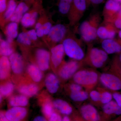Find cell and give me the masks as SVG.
Listing matches in <instances>:
<instances>
[{"mask_svg": "<svg viewBox=\"0 0 121 121\" xmlns=\"http://www.w3.org/2000/svg\"><path fill=\"white\" fill-rule=\"evenodd\" d=\"M99 16L94 15L89 20L85 21L80 24L79 31L82 39L86 42L95 40L98 37Z\"/></svg>", "mask_w": 121, "mask_h": 121, "instance_id": "cell-1", "label": "cell"}, {"mask_svg": "<svg viewBox=\"0 0 121 121\" xmlns=\"http://www.w3.org/2000/svg\"><path fill=\"white\" fill-rule=\"evenodd\" d=\"M73 79L76 83L89 90L97 84L98 75L96 72L93 71L82 70L74 74Z\"/></svg>", "mask_w": 121, "mask_h": 121, "instance_id": "cell-2", "label": "cell"}, {"mask_svg": "<svg viewBox=\"0 0 121 121\" xmlns=\"http://www.w3.org/2000/svg\"><path fill=\"white\" fill-rule=\"evenodd\" d=\"M65 54L72 59L81 60L84 58V53L79 44L70 38H67L63 41Z\"/></svg>", "mask_w": 121, "mask_h": 121, "instance_id": "cell-3", "label": "cell"}, {"mask_svg": "<svg viewBox=\"0 0 121 121\" xmlns=\"http://www.w3.org/2000/svg\"><path fill=\"white\" fill-rule=\"evenodd\" d=\"M41 2V0H39L35 2L31 9L23 16L21 22L23 27H29L35 24L39 12L42 10Z\"/></svg>", "mask_w": 121, "mask_h": 121, "instance_id": "cell-4", "label": "cell"}, {"mask_svg": "<svg viewBox=\"0 0 121 121\" xmlns=\"http://www.w3.org/2000/svg\"><path fill=\"white\" fill-rule=\"evenodd\" d=\"M99 80L104 86L113 91L121 90V79L117 75L103 73L99 77Z\"/></svg>", "mask_w": 121, "mask_h": 121, "instance_id": "cell-5", "label": "cell"}, {"mask_svg": "<svg viewBox=\"0 0 121 121\" xmlns=\"http://www.w3.org/2000/svg\"><path fill=\"white\" fill-rule=\"evenodd\" d=\"M89 58L91 64L97 68L102 67L108 59V54L103 50L94 48L90 52Z\"/></svg>", "mask_w": 121, "mask_h": 121, "instance_id": "cell-6", "label": "cell"}, {"mask_svg": "<svg viewBox=\"0 0 121 121\" xmlns=\"http://www.w3.org/2000/svg\"><path fill=\"white\" fill-rule=\"evenodd\" d=\"M121 9V4L114 0H107L105 4L103 15L106 21L112 22L113 19Z\"/></svg>", "mask_w": 121, "mask_h": 121, "instance_id": "cell-7", "label": "cell"}, {"mask_svg": "<svg viewBox=\"0 0 121 121\" xmlns=\"http://www.w3.org/2000/svg\"><path fill=\"white\" fill-rule=\"evenodd\" d=\"M35 56L37 66L39 69L42 71L47 70L50 65V52L43 48H39L36 51Z\"/></svg>", "mask_w": 121, "mask_h": 121, "instance_id": "cell-8", "label": "cell"}, {"mask_svg": "<svg viewBox=\"0 0 121 121\" xmlns=\"http://www.w3.org/2000/svg\"><path fill=\"white\" fill-rule=\"evenodd\" d=\"M79 67V64L77 61H69L64 64L60 68L59 72L60 76L63 79H68L76 73Z\"/></svg>", "mask_w": 121, "mask_h": 121, "instance_id": "cell-9", "label": "cell"}, {"mask_svg": "<svg viewBox=\"0 0 121 121\" xmlns=\"http://www.w3.org/2000/svg\"><path fill=\"white\" fill-rule=\"evenodd\" d=\"M66 32L67 28L65 25L58 24L52 26L48 36L53 43H59L62 40Z\"/></svg>", "mask_w": 121, "mask_h": 121, "instance_id": "cell-10", "label": "cell"}, {"mask_svg": "<svg viewBox=\"0 0 121 121\" xmlns=\"http://www.w3.org/2000/svg\"><path fill=\"white\" fill-rule=\"evenodd\" d=\"M80 112L83 118L87 121H99V114L96 108L91 104L82 106L80 108Z\"/></svg>", "mask_w": 121, "mask_h": 121, "instance_id": "cell-11", "label": "cell"}, {"mask_svg": "<svg viewBox=\"0 0 121 121\" xmlns=\"http://www.w3.org/2000/svg\"><path fill=\"white\" fill-rule=\"evenodd\" d=\"M87 0H73L69 13L72 17L80 18L87 8Z\"/></svg>", "mask_w": 121, "mask_h": 121, "instance_id": "cell-12", "label": "cell"}, {"mask_svg": "<svg viewBox=\"0 0 121 121\" xmlns=\"http://www.w3.org/2000/svg\"><path fill=\"white\" fill-rule=\"evenodd\" d=\"M27 111L22 107H14L7 111L5 116L9 121H21L26 117Z\"/></svg>", "mask_w": 121, "mask_h": 121, "instance_id": "cell-13", "label": "cell"}, {"mask_svg": "<svg viewBox=\"0 0 121 121\" xmlns=\"http://www.w3.org/2000/svg\"><path fill=\"white\" fill-rule=\"evenodd\" d=\"M33 3L28 1L20 2L18 4L15 12L10 18L12 22L18 23L21 21L24 15L29 11L30 5Z\"/></svg>", "mask_w": 121, "mask_h": 121, "instance_id": "cell-14", "label": "cell"}, {"mask_svg": "<svg viewBox=\"0 0 121 121\" xmlns=\"http://www.w3.org/2000/svg\"><path fill=\"white\" fill-rule=\"evenodd\" d=\"M65 51L62 43L55 45L51 50V59L55 67L60 65L62 61Z\"/></svg>", "mask_w": 121, "mask_h": 121, "instance_id": "cell-15", "label": "cell"}, {"mask_svg": "<svg viewBox=\"0 0 121 121\" xmlns=\"http://www.w3.org/2000/svg\"><path fill=\"white\" fill-rule=\"evenodd\" d=\"M11 68L13 73L20 74L24 69V62L22 56L17 53H13L9 56Z\"/></svg>", "mask_w": 121, "mask_h": 121, "instance_id": "cell-16", "label": "cell"}, {"mask_svg": "<svg viewBox=\"0 0 121 121\" xmlns=\"http://www.w3.org/2000/svg\"><path fill=\"white\" fill-rule=\"evenodd\" d=\"M104 26H99L98 29L97 36L102 39H113L116 35V32L110 23Z\"/></svg>", "mask_w": 121, "mask_h": 121, "instance_id": "cell-17", "label": "cell"}, {"mask_svg": "<svg viewBox=\"0 0 121 121\" xmlns=\"http://www.w3.org/2000/svg\"><path fill=\"white\" fill-rule=\"evenodd\" d=\"M102 47L107 54L118 53L121 51V45L113 39L103 40Z\"/></svg>", "mask_w": 121, "mask_h": 121, "instance_id": "cell-18", "label": "cell"}, {"mask_svg": "<svg viewBox=\"0 0 121 121\" xmlns=\"http://www.w3.org/2000/svg\"><path fill=\"white\" fill-rule=\"evenodd\" d=\"M45 83L48 91L51 94L56 93L58 90L59 82L54 74L51 73L48 75L45 78Z\"/></svg>", "mask_w": 121, "mask_h": 121, "instance_id": "cell-19", "label": "cell"}, {"mask_svg": "<svg viewBox=\"0 0 121 121\" xmlns=\"http://www.w3.org/2000/svg\"><path fill=\"white\" fill-rule=\"evenodd\" d=\"M11 68L9 59L7 56H1L0 59V78L1 79L4 80L8 77Z\"/></svg>", "mask_w": 121, "mask_h": 121, "instance_id": "cell-20", "label": "cell"}, {"mask_svg": "<svg viewBox=\"0 0 121 121\" xmlns=\"http://www.w3.org/2000/svg\"><path fill=\"white\" fill-rule=\"evenodd\" d=\"M18 25L17 23L11 22L6 27L5 33L7 36V40L10 43H13V39L18 36Z\"/></svg>", "mask_w": 121, "mask_h": 121, "instance_id": "cell-21", "label": "cell"}, {"mask_svg": "<svg viewBox=\"0 0 121 121\" xmlns=\"http://www.w3.org/2000/svg\"><path fill=\"white\" fill-rule=\"evenodd\" d=\"M54 107L63 114L69 115L72 112L71 107L66 102L61 99H57L53 102Z\"/></svg>", "mask_w": 121, "mask_h": 121, "instance_id": "cell-22", "label": "cell"}, {"mask_svg": "<svg viewBox=\"0 0 121 121\" xmlns=\"http://www.w3.org/2000/svg\"><path fill=\"white\" fill-rule=\"evenodd\" d=\"M103 112L108 115H121V108L116 102L111 101L107 104H104L103 107Z\"/></svg>", "mask_w": 121, "mask_h": 121, "instance_id": "cell-23", "label": "cell"}, {"mask_svg": "<svg viewBox=\"0 0 121 121\" xmlns=\"http://www.w3.org/2000/svg\"><path fill=\"white\" fill-rule=\"evenodd\" d=\"M41 70L35 64H30L28 65L27 71L33 81L35 82H39L41 81L43 78V74Z\"/></svg>", "mask_w": 121, "mask_h": 121, "instance_id": "cell-24", "label": "cell"}, {"mask_svg": "<svg viewBox=\"0 0 121 121\" xmlns=\"http://www.w3.org/2000/svg\"><path fill=\"white\" fill-rule=\"evenodd\" d=\"M39 88L37 85L30 84L24 85L21 86L19 89L20 93L23 95L28 97H32L35 95L38 92Z\"/></svg>", "mask_w": 121, "mask_h": 121, "instance_id": "cell-25", "label": "cell"}, {"mask_svg": "<svg viewBox=\"0 0 121 121\" xmlns=\"http://www.w3.org/2000/svg\"><path fill=\"white\" fill-rule=\"evenodd\" d=\"M9 105L13 107L25 106L28 104V101L26 96L17 95L12 97L9 100Z\"/></svg>", "mask_w": 121, "mask_h": 121, "instance_id": "cell-26", "label": "cell"}, {"mask_svg": "<svg viewBox=\"0 0 121 121\" xmlns=\"http://www.w3.org/2000/svg\"><path fill=\"white\" fill-rule=\"evenodd\" d=\"M12 43H10L7 40H0V53L2 56H10L14 53V50L12 45Z\"/></svg>", "mask_w": 121, "mask_h": 121, "instance_id": "cell-27", "label": "cell"}, {"mask_svg": "<svg viewBox=\"0 0 121 121\" xmlns=\"http://www.w3.org/2000/svg\"><path fill=\"white\" fill-rule=\"evenodd\" d=\"M16 0H8L7 9L3 15V18L5 20L10 19L17 7Z\"/></svg>", "mask_w": 121, "mask_h": 121, "instance_id": "cell-28", "label": "cell"}, {"mask_svg": "<svg viewBox=\"0 0 121 121\" xmlns=\"http://www.w3.org/2000/svg\"><path fill=\"white\" fill-rule=\"evenodd\" d=\"M72 2L73 0H59L58 9L60 13L63 15L69 13Z\"/></svg>", "mask_w": 121, "mask_h": 121, "instance_id": "cell-29", "label": "cell"}, {"mask_svg": "<svg viewBox=\"0 0 121 121\" xmlns=\"http://www.w3.org/2000/svg\"><path fill=\"white\" fill-rule=\"evenodd\" d=\"M89 97V94L86 91L82 90L75 92H71L70 98L75 102H82L86 100Z\"/></svg>", "mask_w": 121, "mask_h": 121, "instance_id": "cell-30", "label": "cell"}, {"mask_svg": "<svg viewBox=\"0 0 121 121\" xmlns=\"http://www.w3.org/2000/svg\"><path fill=\"white\" fill-rule=\"evenodd\" d=\"M14 89V86L12 83L8 82L2 84L0 88L1 95L8 97L12 93Z\"/></svg>", "mask_w": 121, "mask_h": 121, "instance_id": "cell-31", "label": "cell"}, {"mask_svg": "<svg viewBox=\"0 0 121 121\" xmlns=\"http://www.w3.org/2000/svg\"><path fill=\"white\" fill-rule=\"evenodd\" d=\"M17 41L19 43L24 45L29 46L31 44L32 41L26 32H22L18 35Z\"/></svg>", "mask_w": 121, "mask_h": 121, "instance_id": "cell-32", "label": "cell"}, {"mask_svg": "<svg viewBox=\"0 0 121 121\" xmlns=\"http://www.w3.org/2000/svg\"><path fill=\"white\" fill-rule=\"evenodd\" d=\"M43 112L48 117H50L53 113V108L51 103L50 102L47 101L44 104L42 108Z\"/></svg>", "mask_w": 121, "mask_h": 121, "instance_id": "cell-33", "label": "cell"}, {"mask_svg": "<svg viewBox=\"0 0 121 121\" xmlns=\"http://www.w3.org/2000/svg\"><path fill=\"white\" fill-rule=\"evenodd\" d=\"M112 94L108 91H105L101 93V99L100 102L102 104H107L112 101Z\"/></svg>", "mask_w": 121, "mask_h": 121, "instance_id": "cell-34", "label": "cell"}, {"mask_svg": "<svg viewBox=\"0 0 121 121\" xmlns=\"http://www.w3.org/2000/svg\"><path fill=\"white\" fill-rule=\"evenodd\" d=\"M112 22L115 27L121 30V9L113 19Z\"/></svg>", "mask_w": 121, "mask_h": 121, "instance_id": "cell-35", "label": "cell"}, {"mask_svg": "<svg viewBox=\"0 0 121 121\" xmlns=\"http://www.w3.org/2000/svg\"><path fill=\"white\" fill-rule=\"evenodd\" d=\"M90 96L92 101L95 102H100L101 99V93L96 90L91 91Z\"/></svg>", "mask_w": 121, "mask_h": 121, "instance_id": "cell-36", "label": "cell"}, {"mask_svg": "<svg viewBox=\"0 0 121 121\" xmlns=\"http://www.w3.org/2000/svg\"><path fill=\"white\" fill-rule=\"evenodd\" d=\"M35 30L37 36L39 37H43L44 35V32L43 28V24L40 22H38L36 24Z\"/></svg>", "mask_w": 121, "mask_h": 121, "instance_id": "cell-37", "label": "cell"}, {"mask_svg": "<svg viewBox=\"0 0 121 121\" xmlns=\"http://www.w3.org/2000/svg\"><path fill=\"white\" fill-rule=\"evenodd\" d=\"M8 1V0H0V13L2 17L7 9Z\"/></svg>", "mask_w": 121, "mask_h": 121, "instance_id": "cell-38", "label": "cell"}, {"mask_svg": "<svg viewBox=\"0 0 121 121\" xmlns=\"http://www.w3.org/2000/svg\"><path fill=\"white\" fill-rule=\"evenodd\" d=\"M29 37L32 41H36L38 38L36 31L35 29H32L26 32Z\"/></svg>", "mask_w": 121, "mask_h": 121, "instance_id": "cell-39", "label": "cell"}, {"mask_svg": "<svg viewBox=\"0 0 121 121\" xmlns=\"http://www.w3.org/2000/svg\"><path fill=\"white\" fill-rule=\"evenodd\" d=\"M52 27V24L50 22H47L43 24V28L44 32V35H48Z\"/></svg>", "mask_w": 121, "mask_h": 121, "instance_id": "cell-40", "label": "cell"}, {"mask_svg": "<svg viewBox=\"0 0 121 121\" xmlns=\"http://www.w3.org/2000/svg\"><path fill=\"white\" fill-rule=\"evenodd\" d=\"M70 89L71 92H75L82 90V86L78 83H73L70 86Z\"/></svg>", "mask_w": 121, "mask_h": 121, "instance_id": "cell-41", "label": "cell"}, {"mask_svg": "<svg viewBox=\"0 0 121 121\" xmlns=\"http://www.w3.org/2000/svg\"><path fill=\"white\" fill-rule=\"evenodd\" d=\"M113 97L115 102L121 108V94L117 92L113 93Z\"/></svg>", "mask_w": 121, "mask_h": 121, "instance_id": "cell-42", "label": "cell"}, {"mask_svg": "<svg viewBox=\"0 0 121 121\" xmlns=\"http://www.w3.org/2000/svg\"><path fill=\"white\" fill-rule=\"evenodd\" d=\"M62 120L59 115L53 112L49 117V121H62Z\"/></svg>", "mask_w": 121, "mask_h": 121, "instance_id": "cell-43", "label": "cell"}, {"mask_svg": "<svg viewBox=\"0 0 121 121\" xmlns=\"http://www.w3.org/2000/svg\"><path fill=\"white\" fill-rule=\"evenodd\" d=\"M91 4L94 5H98L101 4L104 0H87Z\"/></svg>", "mask_w": 121, "mask_h": 121, "instance_id": "cell-44", "label": "cell"}, {"mask_svg": "<svg viewBox=\"0 0 121 121\" xmlns=\"http://www.w3.org/2000/svg\"><path fill=\"white\" fill-rule=\"evenodd\" d=\"M33 121H47L45 118L42 116H38L36 117Z\"/></svg>", "mask_w": 121, "mask_h": 121, "instance_id": "cell-45", "label": "cell"}, {"mask_svg": "<svg viewBox=\"0 0 121 121\" xmlns=\"http://www.w3.org/2000/svg\"><path fill=\"white\" fill-rule=\"evenodd\" d=\"M0 121H9L5 117V115L2 112L0 113Z\"/></svg>", "mask_w": 121, "mask_h": 121, "instance_id": "cell-46", "label": "cell"}, {"mask_svg": "<svg viewBox=\"0 0 121 121\" xmlns=\"http://www.w3.org/2000/svg\"><path fill=\"white\" fill-rule=\"evenodd\" d=\"M62 121H70L69 117L67 116H66L63 118Z\"/></svg>", "mask_w": 121, "mask_h": 121, "instance_id": "cell-47", "label": "cell"}, {"mask_svg": "<svg viewBox=\"0 0 121 121\" xmlns=\"http://www.w3.org/2000/svg\"><path fill=\"white\" fill-rule=\"evenodd\" d=\"M117 70L118 73V75L117 76L121 79V69H117Z\"/></svg>", "mask_w": 121, "mask_h": 121, "instance_id": "cell-48", "label": "cell"}, {"mask_svg": "<svg viewBox=\"0 0 121 121\" xmlns=\"http://www.w3.org/2000/svg\"><path fill=\"white\" fill-rule=\"evenodd\" d=\"M24 0L26 1H28L32 2V3L34 4L35 2L39 0Z\"/></svg>", "mask_w": 121, "mask_h": 121, "instance_id": "cell-49", "label": "cell"}, {"mask_svg": "<svg viewBox=\"0 0 121 121\" xmlns=\"http://www.w3.org/2000/svg\"><path fill=\"white\" fill-rule=\"evenodd\" d=\"M118 35H119V37L121 39V30H120L118 32Z\"/></svg>", "mask_w": 121, "mask_h": 121, "instance_id": "cell-50", "label": "cell"}, {"mask_svg": "<svg viewBox=\"0 0 121 121\" xmlns=\"http://www.w3.org/2000/svg\"><path fill=\"white\" fill-rule=\"evenodd\" d=\"M114 0L116 2H118L121 4V0Z\"/></svg>", "mask_w": 121, "mask_h": 121, "instance_id": "cell-51", "label": "cell"}, {"mask_svg": "<svg viewBox=\"0 0 121 121\" xmlns=\"http://www.w3.org/2000/svg\"><path fill=\"white\" fill-rule=\"evenodd\" d=\"M119 59H120V61L121 62V54L120 55V57H119Z\"/></svg>", "mask_w": 121, "mask_h": 121, "instance_id": "cell-52", "label": "cell"}]
</instances>
